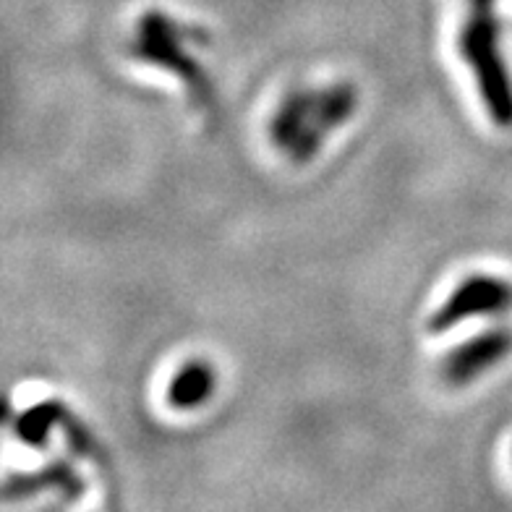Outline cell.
Wrapping results in <instances>:
<instances>
[{
  "instance_id": "obj_1",
  "label": "cell",
  "mask_w": 512,
  "mask_h": 512,
  "mask_svg": "<svg viewBox=\"0 0 512 512\" xmlns=\"http://www.w3.org/2000/svg\"><path fill=\"white\" fill-rule=\"evenodd\" d=\"M356 108L358 89L351 81L290 89L272 115L270 142L293 165H306L332 131L351 121Z\"/></svg>"
},
{
  "instance_id": "obj_2",
  "label": "cell",
  "mask_w": 512,
  "mask_h": 512,
  "mask_svg": "<svg viewBox=\"0 0 512 512\" xmlns=\"http://www.w3.org/2000/svg\"><path fill=\"white\" fill-rule=\"evenodd\" d=\"M207 42L209 34L204 29L189 27V24L152 8L136 24L131 58L178 76L191 89V95L202 108H212V100H215L212 81H209L202 63L191 55V48L186 50V45H207Z\"/></svg>"
},
{
  "instance_id": "obj_3",
  "label": "cell",
  "mask_w": 512,
  "mask_h": 512,
  "mask_svg": "<svg viewBox=\"0 0 512 512\" xmlns=\"http://www.w3.org/2000/svg\"><path fill=\"white\" fill-rule=\"evenodd\" d=\"M458 55L471 68L486 113L497 126H512V79L499 50V21L494 6H471L460 29Z\"/></svg>"
},
{
  "instance_id": "obj_4",
  "label": "cell",
  "mask_w": 512,
  "mask_h": 512,
  "mask_svg": "<svg viewBox=\"0 0 512 512\" xmlns=\"http://www.w3.org/2000/svg\"><path fill=\"white\" fill-rule=\"evenodd\" d=\"M512 309V283L497 275H476L463 277L445 304L439 306L429 317V332L442 335L473 317H497Z\"/></svg>"
},
{
  "instance_id": "obj_5",
  "label": "cell",
  "mask_w": 512,
  "mask_h": 512,
  "mask_svg": "<svg viewBox=\"0 0 512 512\" xmlns=\"http://www.w3.org/2000/svg\"><path fill=\"white\" fill-rule=\"evenodd\" d=\"M512 353V332L510 330H486L473 335L471 340L455 345L442 361V377L450 384H468L479 379L481 374L505 361Z\"/></svg>"
},
{
  "instance_id": "obj_6",
  "label": "cell",
  "mask_w": 512,
  "mask_h": 512,
  "mask_svg": "<svg viewBox=\"0 0 512 512\" xmlns=\"http://www.w3.org/2000/svg\"><path fill=\"white\" fill-rule=\"evenodd\" d=\"M84 489L87 486L79 479V473L74 471V465L58 458L32 473H11L6 484H3V499L6 502H19V499H32L53 492L66 499V502H74L84 494Z\"/></svg>"
},
{
  "instance_id": "obj_7",
  "label": "cell",
  "mask_w": 512,
  "mask_h": 512,
  "mask_svg": "<svg viewBox=\"0 0 512 512\" xmlns=\"http://www.w3.org/2000/svg\"><path fill=\"white\" fill-rule=\"evenodd\" d=\"M215 382V369L207 361H202V358L186 361L168 384L170 408H176V411H196V408H202L212 398Z\"/></svg>"
},
{
  "instance_id": "obj_8",
  "label": "cell",
  "mask_w": 512,
  "mask_h": 512,
  "mask_svg": "<svg viewBox=\"0 0 512 512\" xmlns=\"http://www.w3.org/2000/svg\"><path fill=\"white\" fill-rule=\"evenodd\" d=\"M68 416H71V411H68L66 403L42 400V403H34L32 408L16 416L14 434L27 447H45L53 429H63Z\"/></svg>"
},
{
  "instance_id": "obj_9",
  "label": "cell",
  "mask_w": 512,
  "mask_h": 512,
  "mask_svg": "<svg viewBox=\"0 0 512 512\" xmlns=\"http://www.w3.org/2000/svg\"><path fill=\"white\" fill-rule=\"evenodd\" d=\"M63 434H66V439H68V447H71V450H74L79 458L97 460V463H102L105 452L100 450L97 439L92 437V432H89L87 426L81 424V421H76L74 416H68L66 424H63Z\"/></svg>"
},
{
  "instance_id": "obj_10",
  "label": "cell",
  "mask_w": 512,
  "mask_h": 512,
  "mask_svg": "<svg viewBox=\"0 0 512 512\" xmlns=\"http://www.w3.org/2000/svg\"><path fill=\"white\" fill-rule=\"evenodd\" d=\"M471 6H494V0H468Z\"/></svg>"
}]
</instances>
